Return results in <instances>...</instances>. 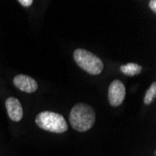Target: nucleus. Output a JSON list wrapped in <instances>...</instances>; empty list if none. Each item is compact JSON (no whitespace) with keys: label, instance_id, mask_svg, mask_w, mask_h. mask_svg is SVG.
<instances>
[{"label":"nucleus","instance_id":"4","mask_svg":"<svg viewBox=\"0 0 156 156\" xmlns=\"http://www.w3.org/2000/svg\"><path fill=\"white\" fill-rule=\"evenodd\" d=\"M125 86L123 83L119 80H113L108 87V101L112 107H119L122 104L125 98Z\"/></svg>","mask_w":156,"mask_h":156},{"label":"nucleus","instance_id":"1","mask_svg":"<svg viewBox=\"0 0 156 156\" xmlns=\"http://www.w3.org/2000/svg\"><path fill=\"white\" fill-rule=\"evenodd\" d=\"M96 119L94 109L86 103H78L70 110L69 122L79 132H86L94 125Z\"/></svg>","mask_w":156,"mask_h":156},{"label":"nucleus","instance_id":"10","mask_svg":"<svg viewBox=\"0 0 156 156\" xmlns=\"http://www.w3.org/2000/svg\"><path fill=\"white\" fill-rule=\"evenodd\" d=\"M149 6H150L151 9L155 13L156 12V1H155V0H151V1H150Z\"/></svg>","mask_w":156,"mask_h":156},{"label":"nucleus","instance_id":"5","mask_svg":"<svg viewBox=\"0 0 156 156\" xmlns=\"http://www.w3.org/2000/svg\"><path fill=\"white\" fill-rule=\"evenodd\" d=\"M13 84L15 85L16 88H18L20 91L23 93H27V94L35 93L38 88V84L35 79L29 76L23 75V74H19L14 77Z\"/></svg>","mask_w":156,"mask_h":156},{"label":"nucleus","instance_id":"6","mask_svg":"<svg viewBox=\"0 0 156 156\" xmlns=\"http://www.w3.org/2000/svg\"><path fill=\"white\" fill-rule=\"evenodd\" d=\"M6 108L9 119L13 122H20L23 116L21 102L16 97H9L6 100Z\"/></svg>","mask_w":156,"mask_h":156},{"label":"nucleus","instance_id":"9","mask_svg":"<svg viewBox=\"0 0 156 156\" xmlns=\"http://www.w3.org/2000/svg\"><path fill=\"white\" fill-rule=\"evenodd\" d=\"M18 3L27 8V7H30L33 4V0H18Z\"/></svg>","mask_w":156,"mask_h":156},{"label":"nucleus","instance_id":"3","mask_svg":"<svg viewBox=\"0 0 156 156\" xmlns=\"http://www.w3.org/2000/svg\"><path fill=\"white\" fill-rule=\"evenodd\" d=\"M73 57L76 64L85 72L91 75H99L102 73L104 63L93 52L84 49H76L73 53Z\"/></svg>","mask_w":156,"mask_h":156},{"label":"nucleus","instance_id":"2","mask_svg":"<svg viewBox=\"0 0 156 156\" xmlns=\"http://www.w3.org/2000/svg\"><path fill=\"white\" fill-rule=\"evenodd\" d=\"M36 123L39 128L56 134L67 131L68 125L63 115L52 111H42L37 115Z\"/></svg>","mask_w":156,"mask_h":156},{"label":"nucleus","instance_id":"8","mask_svg":"<svg viewBox=\"0 0 156 156\" xmlns=\"http://www.w3.org/2000/svg\"><path fill=\"white\" fill-rule=\"evenodd\" d=\"M155 96H156V82L153 81L151 83V85L150 86V88L147 90L146 94H145L144 104L145 105H151L153 102Z\"/></svg>","mask_w":156,"mask_h":156},{"label":"nucleus","instance_id":"7","mask_svg":"<svg viewBox=\"0 0 156 156\" xmlns=\"http://www.w3.org/2000/svg\"><path fill=\"white\" fill-rule=\"evenodd\" d=\"M120 70L122 74L126 76L134 77L141 73V71H142V66L136 63H128V64L121 66Z\"/></svg>","mask_w":156,"mask_h":156}]
</instances>
